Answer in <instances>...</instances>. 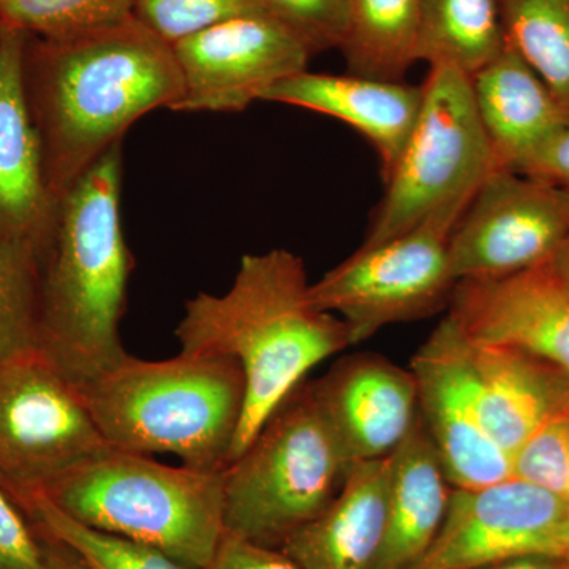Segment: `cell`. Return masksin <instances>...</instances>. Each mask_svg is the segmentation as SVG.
Listing matches in <instances>:
<instances>
[{"label":"cell","instance_id":"6da1fadb","mask_svg":"<svg viewBox=\"0 0 569 569\" xmlns=\"http://www.w3.org/2000/svg\"><path fill=\"white\" fill-rule=\"evenodd\" d=\"M24 86L54 204L133 122L182 97L173 47L134 14L70 39L28 36Z\"/></svg>","mask_w":569,"mask_h":569},{"label":"cell","instance_id":"7a4b0ae2","mask_svg":"<svg viewBox=\"0 0 569 569\" xmlns=\"http://www.w3.org/2000/svg\"><path fill=\"white\" fill-rule=\"evenodd\" d=\"M310 287L305 261L274 249L246 254L227 293L187 301L176 328L181 351L230 356L244 373V413L230 462L313 367L351 347L347 325L313 302Z\"/></svg>","mask_w":569,"mask_h":569},{"label":"cell","instance_id":"3957f363","mask_svg":"<svg viewBox=\"0 0 569 569\" xmlns=\"http://www.w3.org/2000/svg\"><path fill=\"white\" fill-rule=\"evenodd\" d=\"M121 187L118 142L56 204L40 261L39 350L77 387L127 355L119 323L133 263Z\"/></svg>","mask_w":569,"mask_h":569},{"label":"cell","instance_id":"277c9868","mask_svg":"<svg viewBox=\"0 0 569 569\" xmlns=\"http://www.w3.org/2000/svg\"><path fill=\"white\" fill-rule=\"evenodd\" d=\"M78 389L112 448L171 452L197 470L230 463L246 403L244 373L230 356L181 351L144 361L127 353Z\"/></svg>","mask_w":569,"mask_h":569},{"label":"cell","instance_id":"5b68a950","mask_svg":"<svg viewBox=\"0 0 569 569\" xmlns=\"http://www.w3.org/2000/svg\"><path fill=\"white\" fill-rule=\"evenodd\" d=\"M92 529L209 569L224 538L223 471L170 467L108 447L52 479L39 493Z\"/></svg>","mask_w":569,"mask_h":569},{"label":"cell","instance_id":"8992f818","mask_svg":"<svg viewBox=\"0 0 569 569\" xmlns=\"http://www.w3.org/2000/svg\"><path fill=\"white\" fill-rule=\"evenodd\" d=\"M348 471L312 381H302L224 468V533L282 549L329 507Z\"/></svg>","mask_w":569,"mask_h":569},{"label":"cell","instance_id":"52a82bcc","mask_svg":"<svg viewBox=\"0 0 569 569\" xmlns=\"http://www.w3.org/2000/svg\"><path fill=\"white\" fill-rule=\"evenodd\" d=\"M417 127L387 179L365 242L381 244L441 211L463 212L497 170L470 77L447 63L430 66Z\"/></svg>","mask_w":569,"mask_h":569},{"label":"cell","instance_id":"ba28073f","mask_svg":"<svg viewBox=\"0 0 569 569\" xmlns=\"http://www.w3.org/2000/svg\"><path fill=\"white\" fill-rule=\"evenodd\" d=\"M462 213L441 211L389 241L359 247L312 283L313 302L343 320L351 346L389 325L436 316L458 284L448 246Z\"/></svg>","mask_w":569,"mask_h":569},{"label":"cell","instance_id":"9c48e42d","mask_svg":"<svg viewBox=\"0 0 569 569\" xmlns=\"http://www.w3.org/2000/svg\"><path fill=\"white\" fill-rule=\"evenodd\" d=\"M108 447L80 389L40 350L0 361V489L11 500Z\"/></svg>","mask_w":569,"mask_h":569},{"label":"cell","instance_id":"30bf717a","mask_svg":"<svg viewBox=\"0 0 569 569\" xmlns=\"http://www.w3.org/2000/svg\"><path fill=\"white\" fill-rule=\"evenodd\" d=\"M569 239V192L535 176L496 170L449 236L456 282L518 274L549 263Z\"/></svg>","mask_w":569,"mask_h":569},{"label":"cell","instance_id":"8fae6325","mask_svg":"<svg viewBox=\"0 0 569 569\" xmlns=\"http://www.w3.org/2000/svg\"><path fill=\"white\" fill-rule=\"evenodd\" d=\"M526 556L569 560V505L519 477L455 489L447 519L422 563L475 569Z\"/></svg>","mask_w":569,"mask_h":569},{"label":"cell","instance_id":"7c38bea8","mask_svg":"<svg viewBox=\"0 0 569 569\" xmlns=\"http://www.w3.org/2000/svg\"><path fill=\"white\" fill-rule=\"evenodd\" d=\"M182 74L178 112H239L307 70L312 52L269 14H247L173 47Z\"/></svg>","mask_w":569,"mask_h":569},{"label":"cell","instance_id":"4fadbf2b","mask_svg":"<svg viewBox=\"0 0 569 569\" xmlns=\"http://www.w3.org/2000/svg\"><path fill=\"white\" fill-rule=\"evenodd\" d=\"M418 408L452 488L473 490L515 477V459L479 418L470 343L448 316L411 361Z\"/></svg>","mask_w":569,"mask_h":569},{"label":"cell","instance_id":"5bb4252c","mask_svg":"<svg viewBox=\"0 0 569 569\" xmlns=\"http://www.w3.org/2000/svg\"><path fill=\"white\" fill-rule=\"evenodd\" d=\"M448 317L475 346L515 348L569 376V290L550 263L456 284Z\"/></svg>","mask_w":569,"mask_h":569},{"label":"cell","instance_id":"9a60e30c","mask_svg":"<svg viewBox=\"0 0 569 569\" xmlns=\"http://www.w3.org/2000/svg\"><path fill=\"white\" fill-rule=\"evenodd\" d=\"M312 387L348 468L387 458L418 419L413 373L381 355L346 356Z\"/></svg>","mask_w":569,"mask_h":569},{"label":"cell","instance_id":"2e32d148","mask_svg":"<svg viewBox=\"0 0 569 569\" xmlns=\"http://www.w3.org/2000/svg\"><path fill=\"white\" fill-rule=\"evenodd\" d=\"M28 36L0 28V241L31 250L41 261L56 204L24 86Z\"/></svg>","mask_w":569,"mask_h":569},{"label":"cell","instance_id":"e0dca14e","mask_svg":"<svg viewBox=\"0 0 569 569\" xmlns=\"http://www.w3.org/2000/svg\"><path fill=\"white\" fill-rule=\"evenodd\" d=\"M422 99V84L306 70L269 89L263 102L290 104L353 127L376 148L387 181L417 127Z\"/></svg>","mask_w":569,"mask_h":569},{"label":"cell","instance_id":"ac0fdd59","mask_svg":"<svg viewBox=\"0 0 569 569\" xmlns=\"http://www.w3.org/2000/svg\"><path fill=\"white\" fill-rule=\"evenodd\" d=\"M470 343L479 418L512 456L550 422L569 415V376L515 348Z\"/></svg>","mask_w":569,"mask_h":569},{"label":"cell","instance_id":"d6986e66","mask_svg":"<svg viewBox=\"0 0 569 569\" xmlns=\"http://www.w3.org/2000/svg\"><path fill=\"white\" fill-rule=\"evenodd\" d=\"M479 121L497 170L518 171L569 126L553 93L529 63L509 47L471 74Z\"/></svg>","mask_w":569,"mask_h":569},{"label":"cell","instance_id":"ffe728a7","mask_svg":"<svg viewBox=\"0 0 569 569\" xmlns=\"http://www.w3.org/2000/svg\"><path fill=\"white\" fill-rule=\"evenodd\" d=\"M389 460L387 527L372 569H415L440 535L455 488L421 415Z\"/></svg>","mask_w":569,"mask_h":569},{"label":"cell","instance_id":"44dd1931","mask_svg":"<svg viewBox=\"0 0 569 569\" xmlns=\"http://www.w3.org/2000/svg\"><path fill=\"white\" fill-rule=\"evenodd\" d=\"M389 456L356 463L329 507L280 549L299 569H372L387 527Z\"/></svg>","mask_w":569,"mask_h":569},{"label":"cell","instance_id":"7402d4cb","mask_svg":"<svg viewBox=\"0 0 569 569\" xmlns=\"http://www.w3.org/2000/svg\"><path fill=\"white\" fill-rule=\"evenodd\" d=\"M505 47L501 0H421L417 62L447 63L471 77Z\"/></svg>","mask_w":569,"mask_h":569},{"label":"cell","instance_id":"603a6c76","mask_svg":"<svg viewBox=\"0 0 569 569\" xmlns=\"http://www.w3.org/2000/svg\"><path fill=\"white\" fill-rule=\"evenodd\" d=\"M421 0H350L347 39L340 51L350 73L403 81L417 62Z\"/></svg>","mask_w":569,"mask_h":569},{"label":"cell","instance_id":"cb8c5ba5","mask_svg":"<svg viewBox=\"0 0 569 569\" xmlns=\"http://www.w3.org/2000/svg\"><path fill=\"white\" fill-rule=\"evenodd\" d=\"M507 41L569 119V0H501Z\"/></svg>","mask_w":569,"mask_h":569},{"label":"cell","instance_id":"d4e9b609","mask_svg":"<svg viewBox=\"0 0 569 569\" xmlns=\"http://www.w3.org/2000/svg\"><path fill=\"white\" fill-rule=\"evenodd\" d=\"M44 533L73 550L86 569H186L160 550L92 529L40 496L13 500Z\"/></svg>","mask_w":569,"mask_h":569},{"label":"cell","instance_id":"484cf974","mask_svg":"<svg viewBox=\"0 0 569 569\" xmlns=\"http://www.w3.org/2000/svg\"><path fill=\"white\" fill-rule=\"evenodd\" d=\"M40 260L0 241V361L39 350Z\"/></svg>","mask_w":569,"mask_h":569},{"label":"cell","instance_id":"4316f807","mask_svg":"<svg viewBox=\"0 0 569 569\" xmlns=\"http://www.w3.org/2000/svg\"><path fill=\"white\" fill-rule=\"evenodd\" d=\"M133 14V0H0V28L43 40L97 31Z\"/></svg>","mask_w":569,"mask_h":569},{"label":"cell","instance_id":"83f0119b","mask_svg":"<svg viewBox=\"0 0 569 569\" xmlns=\"http://www.w3.org/2000/svg\"><path fill=\"white\" fill-rule=\"evenodd\" d=\"M133 14L171 47L247 14H266L260 0H133Z\"/></svg>","mask_w":569,"mask_h":569},{"label":"cell","instance_id":"f1b7e54d","mask_svg":"<svg viewBox=\"0 0 569 569\" xmlns=\"http://www.w3.org/2000/svg\"><path fill=\"white\" fill-rule=\"evenodd\" d=\"M77 557L0 489V569H73Z\"/></svg>","mask_w":569,"mask_h":569},{"label":"cell","instance_id":"f546056e","mask_svg":"<svg viewBox=\"0 0 569 569\" xmlns=\"http://www.w3.org/2000/svg\"><path fill=\"white\" fill-rule=\"evenodd\" d=\"M264 13L295 33L312 54L342 48L350 0H260Z\"/></svg>","mask_w":569,"mask_h":569},{"label":"cell","instance_id":"4dcf8cb0","mask_svg":"<svg viewBox=\"0 0 569 569\" xmlns=\"http://www.w3.org/2000/svg\"><path fill=\"white\" fill-rule=\"evenodd\" d=\"M515 477L569 505V415L550 422L515 455Z\"/></svg>","mask_w":569,"mask_h":569},{"label":"cell","instance_id":"1f68e13d","mask_svg":"<svg viewBox=\"0 0 569 569\" xmlns=\"http://www.w3.org/2000/svg\"><path fill=\"white\" fill-rule=\"evenodd\" d=\"M209 569H299L280 549L263 548L224 533Z\"/></svg>","mask_w":569,"mask_h":569},{"label":"cell","instance_id":"d6a6232c","mask_svg":"<svg viewBox=\"0 0 569 569\" xmlns=\"http://www.w3.org/2000/svg\"><path fill=\"white\" fill-rule=\"evenodd\" d=\"M522 173L556 183L569 192V126L530 160Z\"/></svg>","mask_w":569,"mask_h":569},{"label":"cell","instance_id":"836d02e7","mask_svg":"<svg viewBox=\"0 0 569 569\" xmlns=\"http://www.w3.org/2000/svg\"><path fill=\"white\" fill-rule=\"evenodd\" d=\"M475 569H569V560L549 556L515 557Z\"/></svg>","mask_w":569,"mask_h":569},{"label":"cell","instance_id":"e575fe53","mask_svg":"<svg viewBox=\"0 0 569 569\" xmlns=\"http://www.w3.org/2000/svg\"><path fill=\"white\" fill-rule=\"evenodd\" d=\"M549 263L552 266L556 274L559 276L561 282H563L565 287L569 290V239L563 246H561L559 252L553 254V258Z\"/></svg>","mask_w":569,"mask_h":569},{"label":"cell","instance_id":"d590c367","mask_svg":"<svg viewBox=\"0 0 569 569\" xmlns=\"http://www.w3.org/2000/svg\"><path fill=\"white\" fill-rule=\"evenodd\" d=\"M415 569H447V568L437 567V565L421 563V565H419V567H417Z\"/></svg>","mask_w":569,"mask_h":569},{"label":"cell","instance_id":"8d00e7d4","mask_svg":"<svg viewBox=\"0 0 569 569\" xmlns=\"http://www.w3.org/2000/svg\"><path fill=\"white\" fill-rule=\"evenodd\" d=\"M77 569H86V568H84V565L80 563V565H78Z\"/></svg>","mask_w":569,"mask_h":569}]
</instances>
